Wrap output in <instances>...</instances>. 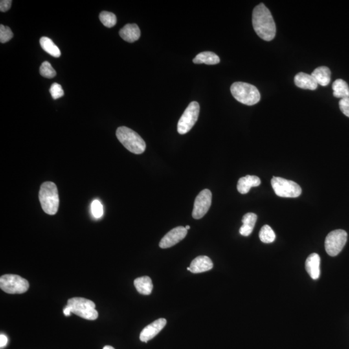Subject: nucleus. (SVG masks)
<instances>
[{
  "label": "nucleus",
  "instance_id": "obj_19",
  "mask_svg": "<svg viewBox=\"0 0 349 349\" xmlns=\"http://www.w3.org/2000/svg\"><path fill=\"white\" fill-rule=\"evenodd\" d=\"M311 75L315 79L318 84L322 86H327L331 82V72L329 67L321 66L316 68Z\"/></svg>",
  "mask_w": 349,
  "mask_h": 349
},
{
  "label": "nucleus",
  "instance_id": "obj_30",
  "mask_svg": "<svg viewBox=\"0 0 349 349\" xmlns=\"http://www.w3.org/2000/svg\"><path fill=\"white\" fill-rule=\"evenodd\" d=\"M340 110L345 115L349 117V97L341 99L339 102Z\"/></svg>",
  "mask_w": 349,
  "mask_h": 349
},
{
  "label": "nucleus",
  "instance_id": "obj_31",
  "mask_svg": "<svg viewBox=\"0 0 349 349\" xmlns=\"http://www.w3.org/2000/svg\"><path fill=\"white\" fill-rule=\"evenodd\" d=\"M11 0H1L0 1V10L1 12H5L10 9L12 5Z\"/></svg>",
  "mask_w": 349,
  "mask_h": 349
},
{
  "label": "nucleus",
  "instance_id": "obj_14",
  "mask_svg": "<svg viewBox=\"0 0 349 349\" xmlns=\"http://www.w3.org/2000/svg\"><path fill=\"white\" fill-rule=\"evenodd\" d=\"M320 257L318 254H311L307 259L305 268L309 275L313 280H318L320 276Z\"/></svg>",
  "mask_w": 349,
  "mask_h": 349
},
{
  "label": "nucleus",
  "instance_id": "obj_3",
  "mask_svg": "<svg viewBox=\"0 0 349 349\" xmlns=\"http://www.w3.org/2000/svg\"><path fill=\"white\" fill-rule=\"evenodd\" d=\"M116 135L120 143L134 154H142L146 150L144 140L139 134L130 128L119 127L116 130Z\"/></svg>",
  "mask_w": 349,
  "mask_h": 349
},
{
  "label": "nucleus",
  "instance_id": "obj_20",
  "mask_svg": "<svg viewBox=\"0 0 349 349\" xmlns=\"http://www.w3.org/2000/svg\"><path fill=\"white\" fill-rule=\"evenodd\" d=\"M134 285L137 291L142 295H150L153 291L152 281L148 276H142L135 279Z\"/></svg>",
  "mask_w": 349,
  "mask_h": 349
},
{
  "label": "nucleus",
  "instance_id": "obj_27",
  "mask_svg": "<svg viewBox=\"0 0 349 349\" xmlns=\"http://www.w3.org/2000/svg\"><path fill=\"white\" fill-rule=\"evenodd\" d=\"M91 211L94 218H101L104 214V209H103V206L101 202L97 199L94 200L91 203Z\"/></svg>",
  "mask_w": 349,
  "mask_h": 349
},
{
  "label": "nucleus",
  "instance_id": "obj_12",
  "mask_svg": "<svg viewBox=\"0 0 349 349\" xmlns=\"http://www.w3.org/2000/svg\"><path fill=\"white\" fill-rule=\"evenodd\" d=\"M166 320L160 318L145 327L140 335V341L147 343L158 335L166 325Z\"/></svg>",
  "mask_w": 349,
  "mask_h": 349
},
{
  "label": "nucleus",
  "instance_id": "obj_2",
  "mask_svg": "<svg viewBox=\"0 0 349 349\" xmlns=\"http://www.w3.org/2000/svg\"><path fill=\"white\" fill-rule=\"evenodd\" d=\"M39 199L41 208L46 214L52 216L58 212L60 200L55 184L52 182H45L41 184Z\"/></svg>",
  "mask_w": 349,
  "mask_h": 349
},
{
  "label": "nucleus",
  "instance_id": "obj_4",
  "mask_svg": "<svg viewBox=\"0 0 349 349\" xmlns=\"http://www.w3.org/2000/svg\"><path fill=\"white\" fill-rule=\"evenodd\" d=\"M233 96L238 102L247 105L258 104L261 99L260 91L254 85L250 83L238 82L233 83L230 87Z\"/></svg>",
  "mask_w": 349,
  "mask_h": 349
},
{
  "label": "nucleus",
  "instance_id": "obj_10",
  "mask_svg": "<svg viewBox=\"0 0 349 349\" xmlns=\"http://www.w3.org/2000/svg\"><path fill=\"white\" fill-rule=\"evenodd\" d=\"M212 192L208 189L201 191L195 200L192 216L195 219L203 218L212 205Z\"/></svg>",
  "mask_w": 349,
  "mask_h": 349
},
{
  "label": "nucleus",
  "instance_id": "obj_1",
  "mask_svg": "<svg viewBox=\"0 0 349 349\" xmlns=\"http://www.w3.org/2000/svg\"><path fill=\"white\" fill-rule=\"evenodd\" d=\"M252 25L256 34L265 41H271L275 38L276 23L269 8L265 4L257 5L252 13Z\"/></svg>",
  "mask_w": 349,
  "mask_h": 349
},
{
  "label": "nucleus",
  "instance_id": "obj_25",
  "mask_svg": "<svg viewBox=\"0 0 349 349\" xmlns=\"http://www.w3.org/2000/svg\"><path fill=\"white\" fill-rule=\"evenodd\" d=\"M99 18L103 25L107 28L114 27L117 21L115 14L110 12L103 11L100 12Z\"/></svg>",
  "mask_w": 349,
  "mask_h": 349
},
{
  "label": "nucleus",
  "instance_id": "obj_17",
  "mask_svg": "<svg viewBox=\"0 0 349 349\" xmlns=\"http://www.w3.org/2000/svg\"><path fill=\"white\" fill-rule=\"evenodd\" d=\"M119 34L124 40L133 43L139 39L140 30L137 24H127L120 29Z\"/></svg>",
  "mask_w": 349,
  "mask_h": 349
},
{
  "label": "nucleus",
  "instance_id": "obj_7",
  "mask_svg": "<svg viewBox=\"0 0 349 349\" xmlns=\"http://www.w3.org/2000/svg\"><path fill=\"white\" fill-rule=\"evenodd\" d=\"M0 288L7 294H23L28 291L29 283L21 276L5 274L0 278Z\"/></svg>",
  "mask_w": 349,
  "mask_h": 349
},
{
  "label": "nucleus",
  "instance_id": "obj_16",
  "mask_svg": "<svg viewBox=\"0 0 349 349\" xmlns=\"http://www.w3.org/2000/svg\"><path fill=\"white\" fill-rule=\"evenodd\" d=\"M294 82L296 86L300 88L309 90L317 89L318 83L313 76L305 72H299L294 78Z\"/></svg>",
  "mask_w": 349,
  "mask_h": 349
},
{
  "label": "nucleus",
  "instance_id": "obj_35",
  "mask_svg": "<svg viewBox=\"0 0 349 349\" xmlns=\"http://www.w3.org/2000/svg\"><path fill=\"white\" fill-rule=\"evenodd\" d=\"M185 228H186V229L187 230L189 229H190V226H188V225L186 226Z\"/></svg>",
  "mask_w": 349,
  "mask_h": 349
},
{
  "label": "nucleus",
  "instance_id": "obj_26",
  "mask_svg": "<svg viewBox=\"0 0 349 349\" xmlns=\"http://www.w3.org/2000/svg\"><path fill=\"white\" fill-rule=\"evenodd\" d=\"M39 72L41 76L47 78H52L56 75V72L54 68L52 67L49 61H45L42 63L40 68H39Z\"/></svg>",
  "mask_w": 349,
  "mask_h": 349
},
{
  "label": "nucleus",
  "instance_id": "obj_5",
  "mask_svg": "<svg viewBox=\"0 0 349 349\" xmlns=\"http://www.w3.org/2000/svg\"><path fill=\"white\" fill-rule=\"evenodd\" d=\"M66 307L71 313L87 320H95L98 317L96 305L92 301L83 298H72L67 301Z\"/></svg>",
  "mask_w": 349,
  "mask_h": 349
},
{
  "label": "nucleus",
  "instance_id": "obj_34",
  "mask_svg": "<svg viewBox=\"0 0 349 349\" xmlns=\"http://www.w3.org/2000/svg\"><path fill=\"white\" fill-rule=\"evenodd\" d=\"M103 349H115L113 348V347L109 346H105Z\"/></svg>",
  "mask_w": 349,
  "mask_h": 349
},
{
  "label": "nucleus",
  "instance_id": "obj_11",
  "mask_svg": "<svg viewBox=\"0 0 349 349\" xmlns=\"http://www.w3.org/2000/svg\"><path fill=\"white\" fill-rule=\"evenodd\" d=\"M187 233L188 230L184 227L173 228L161 239L159 247L164 249L172 247L185 238Z\"/></svg>",
  "mask_w": 349,
  "mask_h": 349
},
{
  "label": "nucleus",
  "instance_id": "obj_8",
  "mask_svg": "<svg viewBox=\"0 0 349 349\" xmlns=\"http://www.w3.org/2000/svg\"><path fill=\"white\" fill-rule=\"evenodd\" d=\"M199 112V103L195 102V101L191 102L178 122V133L181 135H184V134L189 132L197 121Z\"/></svg>",
  "mask_w": 349,
  "mask_h": 349
},
{
  "label": "nucleus",
  "instance_id": "obj_24",
  "mask_svg": "<svg viewBox=\"0 0 349 349\" xmlns=\"http://www.w3.org/2000/svg\"><path fill=\"white\" fill-rule=\"evenodd\" d=\"M260 238L263 243H271L275 241L276 234L270 226L265 225L260 230Z\"/></svg>",
  "mask_w": 349,
  "mask_h": 349
},
{
  "label": "nucleus",
  "instance_id": "obj_15",
  "mask_svg": "<svg viewBox=\"0 0 349 349\" xmlns=\"http://www.w3.org/2000/svg\"><path fill=\"white\" fill-rule=\"evenodd\" d=\"M261 184V180L255 175H247L239 179L238 186V190L241 194H247L249 192L252 187H257Z\"/></svg>",
  "mask_w": 349,
  "mask_h": 349
},
{
  "label": "nucleus",
  "instance_id": "obj_6",
  "mask_svg": "<svg viewBox=\"0 0 349 349\" xmlns=\"http://www.w3.org/2000/svg\"><path fill=\"white\" fill-rule=\"evenodd\" d=\"M271 184L274 192L279 197L296 198L302 194V190L300 186L295 182L290 180L274 177Z\"/></svg>",
  "mask_w": 349,
  "mask_h": 349
},
{
  "label": "nucleus",
  "instance_id": "obj_23",
  "mask_svg": "<svg viewBox=\"0 0 349 349\" xmlns=\"http://www.w3.org/2000/svg\"><path fill=\"white\" fill-rule=\"evenodd\" d=\"M39 43H40L41 48L50 55L55 57V58H58L61 56L60 49L54 44L51 39L47 38V37H41Z\"/></svg>",
  "mask_w": 349,
  "mask_h": 349
},
{
  "label": "nucleus",
  "instance_id": "obj_21",
  "mask_svg": "<svg viewBox=\"0 0 349 349\" xmlns=\"http://www.w3.org/2000/svg\"><path fill=\"white\" fill-rule=\"evenodd\" d=\"M193 62L196 64L205 63L207 65H216L220 62V58L214 52L206 51L197 54L193 60Z\"/></svg>",
  "mask_w": 349,
  "mask_h": 349
},
{
  "label": "nucleus",
  "instance_id": "obj_32",
  "mask_svg": "<svg viewBox=\"0 0 349 349\" xmlns=\"http://www.w3.org/2000/svg\"><path fill=\"white\" fill-rule=\"evenodd\" d=\"M7 343V337H6L5 335H2V334H1V335H0V348H1V349L5 348Z\"/></svg>",
  "mask_w": 349,
  "mask_h": 349
},
{
  "label": "nucleus",
  "instance_id": "obj_33",
  "mask_svg": "<svg viewBox=\"0 0 349 349\" xmlns=\"http://www.w3.org/2000/svg\"><path fill=\"white\" fill-rule=\"evenodd\" d=\"M63 314L65 316H71V312L67 307L65 306V308L63 309Z\"/></svg>",
  "mask_w": 349,
  "mask_h": 349
},
{
  "label": "nucleus",
  "instance_id": "obj_28",
  "mask_svg": "<svg viewBox=\"0 0 349 349\" xmlns=\"http://www.w3.org/2000/svg\"><path fill=\"white\" fill-rule=\"evenodd\" d=\"M13 33L11 29L3 25H0V41L5 43L12 38Z\"/></svg>",
  "mask_w": 349,
  "mask_h": 349
},
{
  "label": "nucleus",
  "instance_id": "obj_18",
  "mask_svg": "<svg viewBox=\"0 0 349 349\" xmlns=\"http://www.w3.org/2000/svg\"><path fill=\"white\" fill-rule=\"evenodd\" d=\"M258 216L254 213H248L243 217V226L239 229L241 236H249L255 227Z\"/></svg>",
  "mask_w": 349,
  "mask_h": 349
},
{
  "label": "nucleus",
  "instance_id": "obj_9",
  "mask_svg": "<svg viewBox=\"0 0 349 349\" xmlns=\"http://www.w3.org/2000/svg\"><path fill=\"white\" fill-rule=\"evenodd\" d=\"M348 241V234L343 230H336L329 233L325 241V247L329 256H337L343 250Z\"/></svg>",
  "mask_w": 349,
  "mask_h": 349
},
{
  "label": "nucleus",
  "instance_id": "obj_29",
  "mask_svg": "<svg viewBox=\"0 0 349 349\" xmlns=\"http://www.w3.org/2000/svg\"><path fill=\"white\" fill-rule=\"evenodd\" d=\"M49 91L52 98L54 100L58 99L64 95V91H63L62 87H61V85L57 83H54L51 85Z\"/></svg>",
  "mask_w": 349,
  "mask_h": 349
},
{
  "label": "nucleus",
  "instance_id": "obj_13",
  "mask_svg": "<svg viewBox=\"0 0 349 349\" xmlns=\"http://www.w3.org/2000/svg\"><path fill=\"white\" fill-rule=\"evenodd\" d=\"M212 261L208 256H201L195 258L191 263L190 271L194 274L202 273L212 269Z\"/></svg>",
  "mask_w": 349,
  "mask_h": 349
},
{
  "label": "nucleus",
  "instance_id": "obj_22",
  "mask_svg": "<svg viewBox=\"0 0 349 349\" xmlns=\"http://www.w3.org/2000/svg\"><path fill=\"white\" fill-rule=\"evenodd\" d=\"M333 95L337 98H344L349 97V87L348 83L342 79H338L333 84Z\"/></svg>",
  "mask_w": 349,
  "mask_h": 349
},
{
  "label": "nucleus",
  "instance_id": "obj_36",
  "mask_svg": "<svg viewBox=\"0 0 349 349\" xmlns=\"http://www.w3.org/2000/svg\"><path fill=\"white\" fill-rule=\"evenodd\" d=\"M187 270H188V271H190V267H188Z\"/></svg>",
  "mask_w": 349,
  "mask_h": 349
}]
</instances>
